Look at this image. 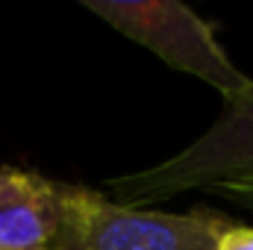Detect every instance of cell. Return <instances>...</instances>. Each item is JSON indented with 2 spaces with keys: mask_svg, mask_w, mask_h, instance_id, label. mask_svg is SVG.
<instances>
[{
  "mask_svg": "<svg viewBox=\"0 0 253 250\" xmlns=\"http://www.w3.org/2000/svg\"><path fill=\"white\" fill-rule=\"evenodd\" d=\"M115 203L147 206L191 188L242 191L253 188V83L224 97L221 115L177 156L109 180Z\"/></svg>",
  "mask_w": 253,
  "mask_h": 250,
  "instance_id": "cell-1",
  "label": "cell"
},
{
  "mask_svg": "<svg viewBox=\"0 0 253 250\" xmlns=\"http://www.w3.org/2000/svg\"><path fill=\"white\" fill-rule=\"evenodd\" d=\"M233 221L206 209L156 212L121 206L100 191L65 186V224L56 250H218Z\"/></svg>",
  "mask_w": 253,
  "mask_h": 250,
  "instance_id": "cell-2",
  "label": "cell"
},
{
  "mask_svg": "<svg viewBox=\"0 0 253 250\" xmlns=\"http://www.w3.org/2000/svg\"><path fill=\"white\" fill-rule=\"evenodd\" d=\"M97 18L138 42L177 71L203 80L224 97L242 91L253 80L245 77L218 44L212 27L177 0H83Z\"/></svg>",
  "mask_w": 253,
  "mask_h": 250,
  "instance_id": "cell-3",
  "label": "cell"
},
{
  "mask_svg": "<svg viewBox=\"0 0 253 250\" xmlns=\"http://www.w3.org/2000/svg\"><path fill=\"white\" fill-rule=\"evenodd\" d=\"M65 224V186L0 168V250H56Z\"/></svg>",
  "mask_w": 253,
  "mask_h": 250,
  "instance_id": "cell-4",
  "label": "cell"
},
{
  "mask_svg": "<svg viewBox=\"0 0 253 250\" xmlns=\"http://www.w3.org/2000/svg\"><path fill=\"white\" fill-rule=\"evenodd\" d=\"M218 250H253V227L233 224V227L221 236Z\"/></svg>",
  "mask_w": 253,
  "mask_h": 250,
  "instance_id": "cell-5",
  "label": "cell"
},
{
  "mask_svg": "<svg viewBox=\"0 0 253 250\" xmlns=\"http://www.w3.org/2000/svg\"><path fill=\"white\" fill-rule=\"evenodd\" d=\"M230 197H239L248 209H253V188H242V191H227Z\"/></svg>",
  "mask_w": 253,
  "mask_h": 250,
  "instance_id": "cell-6",
  "label": "cell"
}]
</instances>
